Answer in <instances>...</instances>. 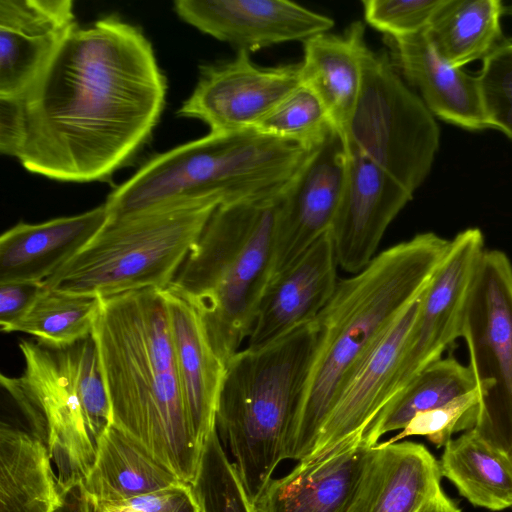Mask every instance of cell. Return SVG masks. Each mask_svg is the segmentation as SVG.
Returning a JSON list of instances; mask_svg holds the SVG:
<instances>
[{
    "mask_svg": "<svg viewBox=\"0 0 512 512\" xmlns=\"http://www.w3.org/2000/svg\"><path fill=\"white\" fill-rule=\"evenodd\" d=\"M315 148L255 128L210 132L153 156L113 190L109 218L197 201L220 205L271 195L296 175Z\"/></svg>",
    "mask_w": 512,
    "mask_h": 512,
    "instance_id": "5b68a950",
    "label": "cell"
},
{
    "mask_svg": "<svg viewBox=\"0 0 512 512\" xmlns=\"http://www.w3.org/2000/svg\"><path fill=\"white\" fill-rule=\"evenodd\" d=\"M282 190L218 206L168 286L197 311L225 365L248 338L273 276Z\"/></svg>",
    "mask_w": 512,
    "mask_h": 512,
    "instance_id": "277c9868",
    "label": "cell"
},
{
    "mask_svg": "<svg viewBox=\"0 0 512 512\" xmlns=\"http://www.w3.org/2000/svg\"><path fill=\"white\" fill-rule=\"evenodd\" d=\"M366 23L398 39L422 32L428 28L445 0H363Z\"/></svg>",
    "mask_w": 512,
    "mask_h": 512,
    "instance_id": "e575fe53",
    "label": "cell"
},
{
    "mask_svg": "<svg viewBox=\"0 0 512 512\" xmlns=\"http://www.w3.org/2000/svg\"><path fill=\"white\" fill-rule=\"evenodd\" d=\"M346 146V181L329 233L337 264L356 274L376 256L386 229L413 195L354 146Z\"/></svg>",
    "mask_w": 512,
    "mask_h": 512,
    "instance_id": "5bb4252c",
    "label": "cell"
},
{
    "mask_svg": "<svg viewBox=\"0 0 512 512\" xmlns=\"http://www.w3.org/2000/svg\"><path fill=\"white\" fill-rule=\"evenodd\" d=\"M500 0H445L426 33L437 53L450 65H465L492 55L505 40Z\"/></svg>",
    "mask_w": 512,
    "mask_h": 512,
    "instance_id": "4316f807",
    "label": "cell"
},
{
    "mask_svg": "<svg viewBox=\"0 0 512 512\" xmlns=\"http://www.w3.org/2000/svg\"><path fill=\"white\" fill-rule=\"evenodd\" d=\"M47 447L31 432L0 426V512H55L58 481Z\"/></svg>",
    "mask_w": 512,
    "mask_h": 512,
    "instance_id": "d4e9b609",
    "label": "cell"
},
{
    "mask_svg": "<svg viewBox=\"0 0 512 512\" xmlns=\"http://www.w3.org/2000/svg\"><path fill=\"white\" fill-rule=\"evenodd\" d=\"M109 219L105 203L42 223H18L0 237V284L44 283L70 261Z\"/></svg>",
    "mask_w": 512,
    "mask_h": 512,
    "instance_id": "7402d4cb",
    "label": "cell"
},
{
    "mask_svg": "<svg viewBox=\"0 0 512 512\" xmlns=\"http://www.w3.org/2000/svg\"><path fill=\"white\" fill-rule=\"evenodd\" d=\"M450 239L419 233L377 254L361 271L338 281L314 320L318 342L286 459L311 455L332 403L353 368L379 337L427 289Z\"/></svg>",
    "mask_w": 512,
    "mask_h": 512,
    "instance_id": "3957f363",
    "label": "cell"
},
{
    "mask_svg": "<svg viewBox=\"0 0 512 512\" xmlns=\"http://www.w3.org/2000/svg\"><path fill=\"white\" fill-rule=\"evenodd\" d=\"M60 492L55 512H98L97 501L85 490L83 482Z\"/></svg>",
    "mask_w": 512,
    "mask_h": 512,
    "instance_id": "f35d334b",
    "label": "cell"
},
{
    "mask_svg": "<svg viewBox=\"0 0 512 512\" xmlns=\"http://www.w3.org/2000/svg\"><path fill=\"white\" fill-rule=\"evenodd\" d=\"M254 128L311 149L322 144L335 129L322 101L303 83Z\"/></svg>",
    "mask_w": 512,
    "mask_h": 512,
    "instance_id": "4dcf8cb0",
    "label": "cell"
},
{
    "mask_svg": "<svg viewBox=\"0 0 512 512\" xmlns=\"http://www.w3.org/2000/svg\"><path fill=\"white\" fill-rule=\"evenodd\" d=\"M337 265L328 231L274 274L260 300L247 348L267 346L314 321L335 291Z\"/></svg>",
    "mask_w": 512,
    "mask_h": 512,
    "instance_id": "d6986e66",
    "label": "cell"
},
{
    "mask_svg": "<svg viewBox=\"0 0 512 512\" xmlns=\"http://www.w3.org/2000/svg\"><path fill=\"white\" fill-rule=\"evenodd\" d=\"M345 142L412 195L432 169L439 126L386 52L369 48L363 58L361 89Z\"/></svg>",
    "mask_w": 512,
    "mask_h": 512,
    "instance_id": "9c48e42d",
    "label": "cell"
},
{
    "mask_svg": "<svg viewBox=\"0 0 512 512\" xmlns=\"http://www.w3.org/2000/svg\"><path fill=\"white\" fill-rule=\"evenodd\" d=\"M439 462L411 441L373 447L358 512H418L441 491Z\"/></svg>",
    "mask_w": 512,
    "mask_h": 512,
    "instance_id": "cb8c5ba5",
    "label": "cell"
},
{
    "mask_svg": "<svg viewBox=\"0 0 512 512\" xmlns=\"http://www.w3.org/2000/svg\"><path fill=\"white\" fill-rule=\"evenodd\" d=\"M194 488L208 512H254L216 429L207 442L201 473Z\"/></svg>",
    "mask_w": 512,
    "mask_h": 512,
    "instance_id": "1f68e13d",
    "label": "cell"
},
{
    "mask_svg": "<svg viewBox=\"0 0 512 512\" xmlns=\"http://www.w3.org/2000/svg\"><path fill=\"white\" fill-rule=\"evenodd\" d=\"M476 388L468 365L454 357L441 358L424 368L381 409L362 440L372 447L384 434L402 430L416 414L437 408Z\"/></svg>",
    "mask_w": 512,
    "mask_h": 512,
    "instance_id": "f1b7e54d",
    "label": "cell"
},
{
    "mask_svg": "<svg viewBox=\"0 0 512 512\" xmlns=\"http://www.w3.org/2000/svg\"><path fill=\"white\" fill-rule=\"evenodd\" d=\"M480 401V393L476 388L437 408L420 412L401 432L384 443L392 444L406 437L418 435L425 436L437 447L445 446L451 440L453 433L474 428Z\"/></svg>",
    "mask_w": 512,
    "mask_h": 512,
    "instance_id": "d6a6232c",
    "label": "cell"
},
{
    "mask_svg": "<svg viewBox=\"0 0 512 512\" xmlns=\"http://www.w3.org/2000/svg\"><path fill=\"white\" fill-rule=\"evenodd\" d=\"M218 206L213 201H197L109 218L44 285L103 299L149 288L165 289Z\"/></svg>",
    "mask_w": 512,
    "mask_h": 512,
    "instance_id": "ba28073f",
    "label": "cell"
},
{
    "mask_svg": "<svg viewBox=\"0 0 512 512\" xmlns=\"http://www.w3.org/2000/svg\"><path fill=\"white\" fill-rule=\"evenodd\" d=\"M163 290L187 414L196 443L204 453L215 431L226 365L214 352L194 307L172 289Z\"/></svg>",
    "mask_w": 512,
    "mask_h": 512,
    "instance_id": "44dd1931",
    "label": "cell"
},
{
    "mask_svg": "<svg viewBox=\"0 0 512 512\" xmlns=\"http://www.w3.org/2000/svg\"><path fill=\"white\" fill-rule=\"evenodd\" d=\"M98 512H195L199 496L190 484L114 502H97Z\"/></svg>",
    "mask_w": 512,
    "mask_h": 512,
    "instance_id": "d590c367",
    "label": "cell"
},
{
    "mask_svg": "<svg viewBox=\"0 0 512 512\" xmlns=\"http://www.w3.org/2000/svg\"><path fill=\"white\" fill-rule=\"evenodd\" d=\"M439 462L442 476L475 506L499 511L512 506V466L474 429L445 446Z\"/></svg>",
    "mask_w": 512,
    "mask_h": 512,
    "instance_id": "83f0119b",
    "label": "cell"
},
{
    "mask_svg": "<svg viewBox=\"0 0 512 512\" xmlns=\"http://www.w3.org/2000/svg\"><path fill=\"white\" fill-rule=\"evenodd\" d=\"M317 342L312 321L226 364L215 428L252 504L286 459Z\"/></svg>",
    "mask_w": 512,
    "mask_h": 512,
    "instance_id": "8992f818",
    "label": "cell"
},
{
    "mask_svg": "<svg viewBox=\"0 0 512 512\" xmlns=\"http://www.w3.org/2000/svg\"><path fill=\"white\" fill-rule=\"evenodd\" d=\"M195 490H196V489H195ZM196 492H197V491H196ZM197 494H198V492H197ZM198 496H199V499H200V505H199V507L195 510V512H208L199 494H198Z\"/></svg>",
    "mask_w": 512,
    "mask_h": 512,
    "instance_id": "60d3db41",
    "label": "cell"
},
{
    "mask_svg": "<svg viewBox=\"0 0 512 512\" xmlns=\"http://www.w3.org/2000/svg\"><path fill=\"white\" fill-rule=\"evenodd\" d=\"M301 84V63L261 67L248 51L237 50L231 60L201 66L177 114L201 120L210 132L254 128Z\"/></svg>",
    "mask_w": 512,
    "mask_h": 512,
    "instance_id": "7c38bea8",
    "label": "cell"
},
{
    "mask_svg": "<svg viewBox=\"0 0 512 512\" xmlns=\"http://www.w3.org/2000/svg\"><path fill=\"white\" fill-rule=\"evenodd\" d=\"M104 299L44 285L29 310L7 331L23 332L50 346H66L94 332Z\"/></svg>",
    "mask_w": 512,
    "mask_h": 512,
    "instance_id": "f546056e",
    "label": "cell"
},
{
    "mask_svg": "<svg viewBox=\"0 0 512 512\" xmlns=\"http://www.w3.org/2000/svg\"><path fill=\"white\" fill-rule=\"evenodd\" d=\"M461 337L481 398L474 427L512 420V264L502 251L484 252Z\"/></svg>",
    "mask_w": 512,
    "mask_h": 512,
    "instance_id": "30bf717a",
    "label": "cell"
},
{
    "mask_svg": "<svg viewBox=\"0 0 512 512\" xmlns=\"http://www.w3.org/2000/svg\"><path fill=\"white\" fill-rule=\"evenodd\" d=\"M478 78L488 127L512 140V42L482 62Z\"/></svg>",
    "mask_w": 512,
    "mask_h": 512,
    "instance_id": "836d02e7",
    "label": "cell"
},
{
    "mask_svg": "<svg viewBox=\"0 0 512 512\" xmlns=\"http://www.w3.org/2000/svg\"><path fill=\"white\" fill-rule=\"evenodd\" d=\"M422 295L379 337L344 380L321 427L315 448L305 459L324 456L346 441L362 438L387 404Z\"/></svg>",
    "mask_w": 512,
    "mask_h": 512,
    "instance_id": "2e32d148",
    "label": "cell"
},
{
    "mask_svg": "<svg viewBox=\"0 0 512 512\" xmlns=\"http://www.w3.org/2000/svg\"><path fill=\"white\" fill-rule=\"evenodd\" d=\"M93 335L112 426L194 486L204 453L196 443L181 390L164 290L105 298Z\"/></svg>",
    "mask_w": 512,
    "mask_h": 512,
    "instance_id": "7a4b0ae2",
    "label": "cell"
},
{
    "mask_svg": "<svg viewBox=\"0 0 512 512\" xmlns=\"http://www.w3.org/2000/svg\"><path fill=\"white\" fill-rule=\"evenodd\" d=\"M418 512H461L455 503L443 491H439L427 501Z\"/></svg>",
    "mask_w": 512,
    "mask_h": 512,
    "instance_id": "ab89813d",
    "label": "cell"
},
{
    "mask_svg": "<svg viewBox=\"0 0 512 512\" xmlns=\"http://www.w3.org/2000/svg\"><path fill=\"white\" fill-rule=\"evenodd\" d=\"M24 370L0 377L31 433L56 465L59 491L82 483L112 425L100 353L93 334L66 346L21 340Z\"/></svg>",
    "mask_w": 512,
    "mask_h": 512,
    "instance_id": "52a82bcc",
    "label": "cell"
},
{
    "mask_svg": "<svg viewBox=\"0 0 512 512\" xmlns=\"http://www.w3.org/2000/svg\"><path fill=\"white\" fill-rule=\"evenodd\" d=\"M347 146L336 129L283 188L275 232L273 275L330 230L346 181Z\"/></svg>",
    "mask_w": 512,
    "mask_h": 512,
    "instance_id": "4fadbf2b",
    "label": "cell"
},
{
    "mask_svg": "<svg viewBox=\"0 0 512 512\" xmlns=\"http://www.w3.org/2000/svg\"><path fill=\"white\" fill-rule=\"evenodd\" d=\"M373 447L355 438L324 456L300 460L288 474L271 479L254 512H358Z\"/></svg>",
    "mask_w": 512,
    "mask_h": 512,
    "instance_id": "e0dca14e",
    "label": "cell"
},
{
    "mask_svg": "<svg viewBox=\"0 0 512 512\" xmlns=\"http://www.w3.org/2000/svg\"><path fill=\"white\" fill-rule=\"evenodd\" d=\"M166 92L140 28L116 15L77 25L21 97L18 160L53 180L107 181L151 138Z\"/></svg>",
    "mask_w": 512,
    "mask_h": 512,
    "instance_id": "6da1fadb",
    "label": "cell"
},
{
    "mask_svg": "<svg viewBox=\"0 0 512 512\" xmlns=\"http://www.w3.org/2000/svg\"><path fill=\"white\" fill-rule=\"evenodd\" d=\"M184 483L112 425L102 437L94 467L83 481L85 490L97 502L121 501Z\"/></svg>",
    "mask_w": 512,
    "mask_h": 512,
    "instance_id": "484cf974",
    "label": "cell"
},
{
    "mask_svg": "<svg viewBox=\"0 0 512 512\" xmlns=\"http://www.w3.org/2000/svg\"><path fill=\"white\" fill-rule=\"evenodd\" d=\"M189 25L249 53L329 32L334 21L287 0H176Z\"/></svg>",
    "mask_w": 512,
    "mask_h": 512,
    "instance_id": "9a60e30c",
    "label": "cell"
},
{
    "mask_svg": "<svg viewBox=\"0 0 512 512\" xmlns=\"http://www.w3.org/2000/svg\"><path fill=\"white\" fill-rule=\"evenodd\" d=\"M485 250L483 233L476 227L450 239L444 259L421 297L388 402L461 337L467 302Z\"/></svg>",
    "mask_w": 512,
    "mask_h": 512,
    "instance_id": "8fae6325",
    "label": "cell"
},
{
    "mask_svg": "<svg viewBox=\"0 0 512 512\" xmlns=\"http://www.w3.org/2000/svg\"><path fill=\"white\" fill-rule=\"evenodd\" d=\"M388 40L394 66L418 89L434 117L463 129H489L478 75L445 61L435 50L426 30Z\"/></svg>",
    "mask_w": 512,
    "mask_h": 512,
    "instance_id": "ffe728a7",
    "label": "cell"
},
{
    "mask_svg": "<svg viewBox=\"0 0 512 512\" xmlns=\"http://www.w3.org/2000/svg\"><path fill=\"white\" fill-rule=\"evenodd\" d=\"M44 283L11 282L0 284V326L1 331L17 322L31 307Z\"/></svg>",
    "mask_w": 512,
    "mask_h": 512,
    "instance_id": "8d00e7d4",
    "label": "cell"
},
{
    "mask_svg": "<svg viewBox=\"0 0 512 512\" xmlns=\"http://www.w3.org/2000/svg\"><path fill=\"white\" fill-rule=\"evenodd\" d=\"M77 25L71 0H0V97L21 98Z\"/></svg>",
    "mask_w": 512,
    "mask_h": 512,
    "instance_id": "ac0fdd59",
    "label": "cell"
},
{
    "mask_svg": "<svg viewBox=\"0 0 512 512\" xmlns=\"http://www.w3.org/2000/svg\"><path fill=\"white\" fill-rule=\"evenodd\" d=\"M25 140V118L21 98L0 97V152L19 158Z\"/></svg>",
    "mask_w": 512,
    "mask_h": 512,
    "instance_id": "74e56055",
    "label": "cell"
},
{
    "mask_svg": "<svg viewBox=\"0 0 512 512\" xmlns=\"http://www.w3.org/2000/svg\"><path fill=\"white\" fill-rule=\"evenodd\" d=\"M301 81L324 104L345 140L362 84V62L369 47L365 26L351 23L343 33L323 32L303 42Z\"/></svg>",
    "mask_w": 512,
    "mask_h": 512,
    "instance_id": "603a6c76",
    "label": "cell"
}]
</instances>
